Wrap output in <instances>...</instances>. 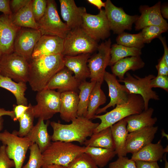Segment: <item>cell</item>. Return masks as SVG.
Masks as SVG:
<instances>
[{"label": "cell", "instance_id": "obj_51", "mask_svg": "<svg viewBox=\"0 0 168 168\" xmlns=\"http://www.w3.org/2000/svg\"><path fill=\"white\" fill-rule=\"evenodd\" d=\"M90 3L96 6L100 10L102 7H105V2H103L101 0H87Z\"/></svg>", "mask_w": 168, "mask_h": 168}, {"label": "cell", "instance_id": "obj_15", "mask_svg": "<svg viewBox=\"0 0 168 168\" xmlns=\"http://www.w3.org/2000/svg\"><path fill=\"white\" fill-rule=\"evenodd\" d=\"M104 80L107 83L109 88V96L110 101L106 105L99 108L96 115L105 112L109 108L125 103L128 101L129 93L124 85L119 83L116 77L113 74L105 71Z\"/></svg>", "mask_w": 168, "mask_h": 168}, {"label": "cell", "instance_id": "obj_35", "mask_svg": "<svg viewBox=\"0 0 168 168\" xmlns=\"http://www.w3.org/2000/svg\"><path fill=\"white\" fill-rule=\"evenodd\" d=\"M110 59L109 66H112L119 60L128 56H140L141 49L114 44L111 46Z\"/></svg>", "mask_w": 168, "mask_h": 168}, {"label": "cell", "instance_id": "obj_45", "mask_svg": "<svg viewBox=\"0 0 168 168\" xmlns=\"http://www.w3.org/2000/svg\"><path fill=\"white\" fill-rule=\"evenodd\" d=\"M31 0H11L10 6L13 14L15 13L27 4Z\"/></svg>", "mask_w": 168, "mask_h": 168}, {"label": "cell", "instance_id": "obj_11", "mask_svg": "<svg viewBox=\"0 0 168 168\" xmlns=\"http://www.w3.org/2000/svg\"><path fill=\"white\" fill-rule=\"evenodd\" d=\"M111 44L110 39L101 43L97 48L98 52L88 60L87 66L91 82L102 84L105 68L109 66L110 59Z\"/></svg>", "mask_w": 168, "mask_h": 168}, {"label": "cell", "instance_id": "obj_28", "mask_svg": "<svg viewBox=\"0 0 168 168\" xmlns=\"http://www.w3.org/2000/svg\"><path fill=\"white\" fill-rule=\"evenodd\" d=\"M166 153L160 140L157 143H150L132 154L131 159L136 161H156L161 160Z\"/></svg>", "mask_w": 168, "mask_h": 168}, {"label": "cell", "instance_id": "obj_36", "mask_svg": "<svg viewBox=\"0 0 168 168\" xmlns=\"http://www.w3.org/2000/svg\"><path fill=\"white\" fill-rule=\"evenodd\" d=\"M116 41L117 44L140 49L144 47L145 44L141 32L131 34L124 32L118 35Z\"/></svg>", "mask_w": 168, "mask_h": 168}, {"label": "cell", "instance_id": "obj_1", "mask_svg": "<svg viewBox=\"0 0 168 168\" xmlns=\"http://www.w3.org/2000/svg\"><path fill=\"white\" fill-rule=\"evenodd\" d=\"M29 62L28 82L32 90L37 92L44 89L53 76L65 67L62 54L31 58Z\"/></svg>", "mask_w": 168, "mask_h": 168}, {"label": "cell", "instance_id": "obj_41", "mask_svg": "<svg viewBox=\"0 0 168 168\" xmlns=\"http://www.w3.org/2000/svg\"><path fill=\"white\" fill-rule=\"evenodd\" d=\"M46 0H33L32 11L34 18L37 22L44 16L46 10Z\"/></svg>", "mask_w": 168, "mask_h": 168}, {"label": "cell", "instance_id": "obj_16", "mask_svg": "<svg viewBox=\"0 0 168 168\" xmlns=\"http://www.w3.org/2000/svg\"><path fill=\"white\" fill-rule=\"evenodd\" d=\"M11 15H0V58L14 52L15 38L21 28L13 24Z\"/></svg>", "mask_w": 168, "mask_h": 168}, {"label": "cell", "instance_id": "obj_48", "mask_svg": "<svg viewBox=\"0 0 168 168\" xmlns=\"http://www.w3.org/2000/svg\"><path fill=\"white\" fill-rule=\"evenodd\" d=\"M137 168H160L157 162L135 161Z\"/></svg>", "mask_w": 168, "mask_h": 168}, {"label": "cell", "instance_id": "obj_6", "mask_svg": "<svg viewBox=\"0 0 168 168\" xmlns=\"http://www.w3.org/2000/svg\"><path fill=\"white\" fill-rule=\"evenodd\" d=\"M0 141L6 146V152L15 163V168H21L25 161L26 153L32 143L26 136L20 137L16 131L12 133L7 130L0 133Z\"/></svg>", "mask_w": 168, "mask_h": 168}, {"label": "cell", "instance_id": "obj_42", "mask_svg": "<svg viewBox=\"0 0 168 168\" xmlns=\"http://www.w3.org/2000/svg\"><path fill=\"white\" fill-rule=\"evenodd\" d=\"M109 168H137L135 161L126 156L118 157L115 161L110 163Z\"/></svg>", "mask_w": 168, "mask_h": 168}, {"label": "cell", "instance_id": "obj_7", "mask_svg": "<svg viewBox=\"0 0 168 168\" xmlns=\"http://www.w3.org/2000/svg\"><path fill=\"white\" fill-rule=\"evenodd\" d=\"M41 35H49L64 39L71 30L61 20L54 0H47L45 12L37 22Z\"/></svg>", "mask_w": 168, "mask_h": 168}, {"label": "cell", "instance_id": "obj_18", "mask_svg": "<svg viewBox=\"0 0 168 168\" xmlns=\"http://www.w3.org/2000/svg\"><path fill=\"white\" fill-rule=\"evenodd\" d=\"M158 129L157 126H153L129 133L128 135L125 146L127 154L135 153L152 142Z\"/></svg>", "mask_w": 168, "mask_h": 168}, {"label": "cell", "instance_id": "obj_43", "mask_svg": "<svg viewBox=\"0 0 168 168\" xmlns=\"http://www.w3.org/2000/svg\"><path fill=\"white\" fill-rule=\"evenodd\" d=\"M150 85L152 88H160L168 92V76L157 75L151 80Z\"/></svg>", "mask_w": 168, "mask_h": 168}, {"label": "cell", "instance_id": "obj_32", "mask_svg": "<svg viewBox=\"0 0 168 168\" xmlns=\"http://www.w3.org/2000/svg\"><path fill=\"white\" fill-rule=\"evenodd\" d=\"M101 85L100 82H96L91 94L85 116L89 119H93L100 106L106 102V97L101 88Z\"/></svg>", "mask_w": 168, "mask_h": 168}, {"label": "cell", "instance_id": "obj_12", "mask_svg": "<svg viewBox=\"0 0 168 168\" xmlns=\"http://www.w3.org/2000/svg\"><path fill=\"white\" fill-rule=\"evenodd\" d=\"M81 27L92 39L96 41L104 40L110 35V29L105 10L101 9L98 14L94 15L84 13Z\"/></svg>", "mask_w": 168, "mask_h": 168}, {"label": "cell", "instance_id": "obj_30", "mask_svg": "<svg viewBox=\"0 0 168 168\" xmlns=\"http://www.w3.org/2000/svg\"><path fill=\"white\" fill-rule=\"evenodd\" d=\"M84 143L85 147H99L115 150V146L110 127L93 133Z\"/></svg>", "mask_w": 168, "mask_h": 168}, {"label": "cell", "instance_id": "obj_20", "mask_svg": "<svg viewBox=\"0 0 168 168\" xmlns=\"http://www.w3.org/2000/svg\"><path fill=\"white\" fill-rule=\"evenodd\" d=\"M73 73L65 67L53 76L45 88L57 89L60 93L68 91L77 92L80 82L73 75Z\"/></svg>", "mask_w": 168, "mask_h": 168}, {"label": "cell", "instance_id": "obj_40", "mask_svg": "<svg viewBox=\"0 0 168 168\" xmlns=\"http://www.w3.org/2000/svg\"><path fill=\"white\" fill-rule=\"evenodd\" d=\"M166 29L157 26H149L145 27L141 32L144 43H149L153 39L158 38L161 34L167 31Z\"/></svg>", "mask_w": 168, "mask_h": 168}, {"label": "cell", "instance_id": "obj_24", "mask_svg": "<svg viewBox=\"0 0 168 168\" xmlns=\"http://www.w3.org/2000/svg\"><path fill=\"white\" fill-rule=\"evenodd\" d=\"M44 120L38 119L37 124L33 126L26 136L32 143L36 144L42 153L51 143V136L48 133V127L49 122L45 123Z\"/></svg>", "mask_w": 168, "mask_h": 168}, {"label": "cell", "instance_id": "obj_58", "mask_svg": "<svg viewBox=\"0 0 168 168\" xmlns=\"http://www.w3.org/2000/svg\"><path fill=\"white\" fill-rule=\"evenodd\" d=\"M164 150L165 152H168V145H167L166 147L164 148Z\"/></svg>", "mask_w": 168, "mask_h": 168}, {"label": "cell", "instance_id": "obj_3", "mask_svg": "<svg viewBox=\"0 0 168 168\" xmlns=\"http://www.w3.org/2000/svg\"><path fill=\"white\" fill-rule=\"evenodd\" d=\"M111 110L102 115H95L94 119H99L101 122L93 133L98 132L110 127L120 120L130 115L139 114L144 110L142 97L138 95L129 94L126 103L118 105Z\"/></svg>", "mask_w": 168, "mask_h": 168}, {"label": "cell", "instance_id": "obj_27", "mask_svg": "<svg viewBox=\"0 0 168 168\" xmlns=\"http://www.w3.org/2000/svg\"><path fill=\"white\" fill-rule=\"evenodd\" d=\"M127 125L124 118L110 127L115 146V151L118 157L126 156L127 154L125 146L128 132Z\"/></svg>", "mask_w": 168, "mask_h": 168}, {"label": "cell", "instance_id": "obj_59", "mask_svg": "<svg viewBox=\"0 0 168 168\" xmlns=\"http://www.w3.org/2000/svg\"></svg>", "mask_w": 168, "mask_h": 168}, {"label": "cell", "instance_id": "obj_39", "mask_svg": "<svg viewBox=\"0 0 168 168\" xmlns=\"http://www.w3.org/2000/svg\"><path fill=\"white\" fill-rule=\"evenodd\" d=\"M66 168H98L91 157L86 153L80 154L66 166Z\"/></svg>", "mask_w": 168, "mask_h": 168}, {"label": "cell", "instance_id": "obj_25", "mask_svg": "<svg viewBox=\"0 0 168 168\" xmlns=\"http://www.w3.org/2000/svg\"><path fill=\"white\" fill-rule=\"evenodd\" d=\"M154 111L153 108H148L139 114L125 118L128 132L131 133L147 127L153 126L157 121V118L152 117Z\"/></svg>", "mask_w": 168, "mask_h": 168}, {"label": "cell", "instance_id": "obj_50", "mask_svg": "<svg viewBox=\"0 0 168 168\" xmlns=\"http://www.w3.org/2000/svg\"><path fill=\"white\" fill-rule=\"evenodd\" d=\"M158 38L161 41L164 49V54L162 56L164 61L168 65V48L165 37H162L161 35H160Z\"/></svg>", "mask_w": 168, "mask_h": 168}, {"label": "cell", "instance_id": "obj_19", "mask_svg": "<svg viewBox=\"0 0 168 168\" xmlns=\"http://www.w3.org/2000/svg\"><path fill=\"white\" fill-rule=\"evenodd\" d=\"M64 39L59 37L42 35L36 43L31 58L44 56L62 54Z\"/></svg>", "mask_w": 168, "mask_h": 168}, {"label": "cell", "instance_id": "obj_10", "mask_svg": "<svg viewBox=\"0 0 168 168\" xmlns=\"http://www.w3.org/2000/svg\"><path fill=\"white\" fill-rule=\"evenodd\" d=\"M126 75V77L123 79L118 80L119 82L124 83L129 94L138 95L142 97L144 103V110L148 108L149 103L150 100H160L159 96L152 90L150 85L151 81L155 76L149 74L141 78L135 75L132 76L128 72Z\"/></svg>", "mask_w": 168, "mask_h": 168}, {"label": "cell", "instance_id": "obj_57", "mask_svg": "<svg viewBox=\"0 0 168 168\" xmlns=\"http://www.w3.org/2000/svg\"><path fill=\"white\" fill-rule=\"evenodd\" d=\"M164 160L165 161V166L164 168H168V162L167 161L166 155L165 156V158L164 157Z\"/></svg>", "mask_w": 168, "mask_h": 168}, {"label": "cell", "instance_id": "obj_56", "mask_svg": "<svg viewBox=\"0 0 168 168\" xmlns=\"http://www.w3.org/2000/svg\"><path fill=\"white\" fill-rule=\"evenodd\" d=\"M161 138L166 137L167 139H168V135L165 132L164 130L162 129L161 131Z\"/></svg>", "mask_w": 168, "mask_h": 168}, {"label": "cell", "instance_id": "obj_46", "mask_svg": "<svg viewBox=\"0 0 168 168\" xmlns=\"http://www.w3.org/2000/svg\"><path fill=\"white\" fill-rule=\"evenodd\" d=\"M13 111L14 112L15 117L13 120L14 121L18 120L22 116L29 107V105H14Z\"/></svg>", "mask_w": 168, "mask_h": 168}, {"label": "cell", "instance_id": "obj_52", "mask_svg": "<svg viewBox=\"0 0 168 168\" xmlns=\"http://www.w3.org/2000/svg\"><path fill=\"white\" fill-rule=\"evenodd\" d=\"M4 115L9 116L13 119L15 117V115L13 110H7L4 108H1L0 107V117Z\"/></svg>", "mask_w": 168, "mask_h": 168}, {"label": "cell", "instance_id": "obj_33", "mask_svg": "<svg viewBox=\"0 0 168 168\" xmlns=\"http://www.w3.org/2000/svg\"><path fill=\"white\" fill-rule=\"evenodd\" d=\"M85 153L100 168L105 167L116 155L115 150L99 147H86Z\"/></svg>", "mask_w": 168, "mask_h": 168}, {"label": "cell", "instance_id": "obj_38", "mask_svg": "<svg viewBox=\"0 0 168 168\" xmlns=\"http://www.w3.org/2000/svg\"><path fill=\"white\" fill-rule=\"evenodd\" d=\"M29 149L30 150L29 160L21 168H41L43 165V158L38 145L33 143Z\"/></svg>", "mask_w": 168, "mask_h": 168}, {"label": "cell", "instance_id": "obj_54", "mask_svg": "<svg viewBox=\"0 0 168 168\" xmlns=\"http://www.w3.org/2000/svg\"><path fill=\"white\" fill-rule=\"evenodd\" d=\"M41 168H66V167L58 164H51L43 166Z\"/></svg>", "mask_w": 168, "mask_h": 168}, {"label": "cell", "instance_id": "obj_23", "mask_svg": "<svg viewBox=\"0 0 168 168\" xmlns=\"http://www.w3.org/2000/svg\"><path fill=\"white\" fill-rule=\"evenodd\" d=\"M78 95L75 91L60 93V107L59 113L61 118L69 122L77 116Z\"/></svg>", "mask_w": 168, "mask_h": 168}, {"label": "cell", "instance_id": "obj_29", "mask_svg": "<svg viewBox=\"0 0 168 168\" xmlns=\"http://www.w3.org/2000/svg\"><path fill=\"white\" fill-rule=\"evenodd\" d=\"M0 87L11 92L15 97L17 105H28V101L25 96L27 89L26 83L16 82L10 78L0 74Z\"/></svg>", "mask_w": 168, "mask_h": 168}, {"label": "cell", "instance_id": "obj_8", "mask_svg": "<svg viewBox=\"0 0 168 168\" xmlns=\"http://www.w3.org/2000/svg\"><path fill=\"white\" fill-rule=\"evenodd\" d=\"M0 74L16 82H28L29 61L14 52L0 58Z\"/></svg>", "mask_w": 168, "mask_h": 168}, {"label": "cell", "instance_id": "obj_53", "mask_svg": "<svg viewBox=\"0 0 168 168\" xmlns=\"http://www.w3.org/2000/svg\"><path fill=\"white\" fill-rule=\"evenodd\" d=\"M160 12L162 17L166 19L168 18V7L167 6H164L161 7Z\"/></svg>", "mask_w": 168, "mask_h": 168}, {"label": "cell", "instance_id": "obj_37", "mask_svg": "<svg viewBox=\"0 0 168 168\" xmlns=\"http://www.w3.org/2000/svg\"><path fill=\"white\" fill-rule=\"evenodd\" d=\"M29 107L24 115L18 120L20 127L18 131H16L18 136L23 137L26 136L34 125L35 115L33 111V105L30 103Z\"/></svg>", "mask_w": 168, "mask_h": 168}, {"label": "cell", "instance_id": "obj_49", "mask_svg": "<svg viewBox=\"0 0 168 168\" xmlns=\"http://www.w3.org/2000/svg\"><path fill=\"white\" fill-rule=\"evenodd\" d=\"M9 0H0V12L6 15H11L12 13L10 6Z\"/></svg>", "mask_w": 168, "mask_h": 168}, {"label": "cell", "instance_id": "obj_55", "mask_svg": "<svg viewBox=\"0 0 168 168\" xmlns=\"http://www.w3.org/2000/svg\"><path fill=\"white\" fill-rule=\"evenodd\" d=\"M4 119L2 116L0 117V132L2 129L3 127Z\"/></svg>", "mask_w": 168, "mask_h": 168}, {"label": "cell", "instance_id": "obj_44", "mask_svg": "<svg viewBox=\"0 0 168 168\" xmlns=\"http://www.w3.org/2000/svg\"><path fill=\"white\" fill-rule=\"evenodd\" d=\"M6 146L0 147V168H12L15 167L14 161L10 159L5 151Z\"/></svg>", "mask_w": 168, "mask_h": 168}, {"label": "cell", "instance_id": "obj_17", "mask_svg": "<svg viewBox=\"0 0 168 168\" xmlns=\"http://www.w3.org/2000/svg\"><path fill=\"white\" fill-rule=\"evenodd\" d=\"M161 7L160 2L151 7L145 5L140 6L139 11L141 15L135 22V29L138 30L147 26H156L167 30L168 24L161 15Z\"/></svg>", "mask_w": 168, "mask_h": 168}, {"label": "cell", "instance_id": "obj_31", "mask_svg": "<svg viewBox=\"0 0 168 168\" xmlns=\"http://www.w3.org/2000/svg\"><path fill=\"white\" fill-rule=\"evenodd\" d=\"M33 0L15 13L11 15L13 24L21 27L38 30V25L32 12Z\"/></svg>", "mask_w": 168, "mask_h": 168}, {"label": "cell", "instance_id": "obj_2", "mask_svg": "<svg viewBox=\"0 0 168 168\" xmlns=\"http://www.w3.org/2000/svg\"><path fill=\"white\" fill-rule=\"evenodd\" d=\"M50 124L53 129L51 136L53 142H77L83 144L87 138L93 133L99 123L93 122L85 117L77 116L69 124L55 121L51 122Z\"/></svg>", "mask_w": 168, "mask_h": 168}, {"label": "cell", "instance_id": "obj_22", "mask_svg": "<svg viewBox=\"0 0 168 168\" xmlns=\"http://www.w3.org/2000/svg\"><path fill=\"white\" fill-rule=\"evenodd\" d=\"M90 57L89 54L74 56H64V66L74 73L75 78L80 82L89 77L90 73L87 66Z\"/></svg>", "mask_w": 168, "mask_h": 168}, {"label": "cell", "instance_id": "obj_4", "mask_svg": "<svg viewBox=\"0 0 168 168\" xmlns=\"http://www.w3.org/2000/svg\"><path fill=\"white\" fill-rule=\"evenodd\" d=\"M86 150L85 146L71 142H53L42 153L43 166L56 164L66 167L77 156L85 152Z\"/></svg>", "mask_w": 168, "mask_h": 168}, {"label": "cell", "instance_id": "obj_47", "mask_svg": "<svg viewBox=\"0 0 168 168\" xmlns=\"http://www.w3.org/2000/svg\"><path fill=\"white\" fill-rule=\"evenodd\" d=\"M156 67L158 71L157 75L168 76V65L166 64L162 57L160 59L158 64Z\"/></svg>", "mask_w": 168, "mask_h": 168}, {"label": "cell", "instance_id": "obj_9", "mask_svg": "<svg viewBox=\"0 0 168 168\" xmlns=\"http://www.w3.org/2000/svg\"><path fill=\"white\" fill-rule=\"evenodd\" d=\"M37 104L33 106L35 117L48 120L59 112L60 93L55 90L44 89L37 92Z\"/></svg>", "mask_w": 168, "mask_h": 168}, {"label": "cell", "instance_id": "obj_14", "mask_svg": "<svg viewBox=\"0 0 168 168\" xmlns=\"http://www.w3.org/2000/svg\"><path fill=\"white\" fill-rule=\"evenodd\" d=\"M41 35L38 30L21 27L15 38L14 52L30 61L35 46Z\"/></svg>", "mask_w": 168, "mask_h": 168}, {"label": "cell", "instance_id": "obj_21", "mask_svg": "<svg viewBox=\"0 0 168 168\" xmlns=\"http://www.w3.org/2000/svg\"><path fill=\"white\" fill-rule=\"evenodd\" d=\"M59 2L61 16L69 29L81 27L83 14L86 12V8L78 7L73 0H59Z\"/></svg>", "mask_w": 168, "mask_h": 168}, {"label": "cell", "instance_id": "obj_5", "mask_svg": "<svg viewBox=\"0 0 168 168\" xmlns=\"http://www.w3.org/2000/svg\"><path fill=\"white\" fill-rule=\"evenodd\" d=\"M62 54L74 56L89 54L97 50V41L91 37L81 27L71 30L63 39Z\"/></svg>", "mask_w": 168, "mask_h": 168}, {"label": "cell", "instance_id": "obj_13", "mask_svg": "<svg viewBox=\"0 0 168 168\" xmlns=\"http://www.w3.org/2000/svg\"><path fill=\"white\" fill-rule=\"evenodd\" d=\"M105 11L110 30L118 35L125 30L132 29L133 24L139 16L127 14L122 8L117 7L110 0H106Z\"/></svg>", "mask_w": 168, "mask_h": 168}, {"label": "cell", "instance_id": "obj_26", "mask_svg": "<svg viewBox=\"0 0 168 168\" xmlns=\"http://www.w3.org/2000/svg\"><path fill=\"white\" fill-rule=\"evenodd\" d=\"M145 64L140 56H131L119 60L111 66V69L112 74L118 77V80H121L124 79L128 71L140 69Z\"/></svg>", "mask_w": 168, "mask_h": 168}, {"label": "cell", "instance_id": "obj_34", "mask_svg": "<svg viewBox=\"0 0 168 168\" xmlns=\"http://www.w3.org/2000/svg\"><path fill=\"white\" fill-rule=\"evenodd\" d=\"M96 82H81L78 86L79 93L77 110L78 116H86L91 92Z\"/></svg>", "mask_w": 168, "mask_h": 168}]
</instances>
